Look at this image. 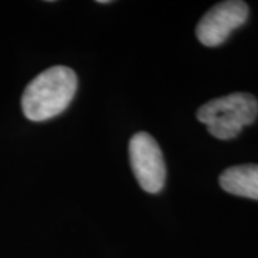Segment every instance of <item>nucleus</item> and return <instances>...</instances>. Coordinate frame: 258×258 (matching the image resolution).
<instances>
[{
	"instance_id": "nucleus-3",
	"label": "nucleus",
	"mask_w": 258,
	"mask_h": 258,
	"mask_svg": "<svg viewBox=\"0 0 258 258\" xmlns=\"http://www.w3.org/2000/svg\"><path fill=\"white\" fill-rule=\"evenodd\" d=\"M129 161L139 186L155 194L165 184V162L155 138L148 132L135 134L129 142Z\"/></svg>"
},
{
	"instance_id": "nucleus-1",
	"label": "nucleus",
	"mask_w": 258,
	"mask_h": 258,
	"mask_svg": "<svg viewBox=\"0 0 258 258\" xmlns=\"http://www.w3.org/2000/svg\"><path fill=\"white\" fill-rule=\"evenodd\" d=\"M78 78L71 68L53 66L29 83L22 96V109L29 120L42 122L63 112L72 102Z\"/></svg>"
},
{
	"instance_id": "nucleus-4",
	"label": "nucleus",
	"mask_w": 258,
	"mask_h": 258,
	"mask_svg": "<svg viewBox=\"0 0 258 258\" xmlns=\"http://www.w3.org/2000/svg\"><path fill=\"white\" fill-rule=\"evenodd\" d=\"M248 12V5L241 0H227L217 3L197 25L198 40L210 47L221 45L232 30L247 22Z\"/></svg>"
},
{
	"instance_id": "nucleus-2",
	"label": "nucleus",
	"mask_w": 258,
	"mask_h": 258,
	"mask_svg": "<svg viewBox=\"0 0 258 258\" xmlns=\"http://www.w3.org/2000/svg\"><path fill=\"white\" fill-rule=\"evenodd\" d=\"M258 116V101L251 93L237 92L204 103L197 111V118L212 137L235 138L244 126L251 125Z\"/></svg>"
},
{
	"instance_id": "nucleus-5",
	"label": "nucleus",
	"mask_w": 258,
	"mask_h": 258,
	"mask_svg": "<svg viewBox=\"0 0 258 258\" xmlns=\"http://www.w3.org/2000/svg\"><path fill=\"white\" fill-rule=\"evenodd\" d=\"M220 185L225 192L258 200V165L245 164L227 168L220 175Z\"/></svg>"
}]
</instances>
